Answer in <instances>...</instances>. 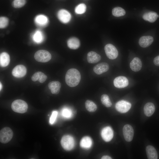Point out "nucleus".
<instances>
[{
  "label": "nucleus",
  "instance_id": "35",
  "mask_svg": "<svg viewBox=\"0 0 159 159\" xmlns=\"http://www.w3.org/2000/svg\"><path fill=\"white\" fill-rule=\"evenodd\" d=\"M153 62L155 65L159 66V55L154 58Z\"/></svg>",
  "mask_w": 159,
  "mask_h": 159
},
{
  "label": "nucleus",
  "instance_id": "32",
  "mask_svg": "<svg viewBox=\"0 0 159 159\" xmlns=\"http://www.w3.org/2000/svg\"><path fill=\"white\" fill-rule=\"evenodd\" d=\"M9 23V19L6 17L1 16L0 18V28L3 29L6 27Z\"/></svg>",
  "mask_w": 159,
  "mask_h": 159
},
{
  "label": "nucleus",
  "instance_id": "22",
  "mask_svg": "<svg viewBox=\"0 0 159 159\" xmlns=\"http://www.w3.org/2000/svg\"><path fill=\"white\" fill-rule=\"evenodd\" d=\"M10 61L9 55L6 52H3L0 55V64L2 67L7 66Z\"/></svg>",
  "mask_w": 159,
  "mask_h": 159
},
{
  "label": "nucleus",
  "instance_id": "33",
  "mask_svg": "<svg viewBox=\"0 0 159 159\" xmlns=\"http://www.w3.org/2000/svg\"><path fill=\"white\" fill-rule=\"evenodd\" d=\"M62 116L66 118H69L72 116V112L68 109H64L62 111Z\"/></svg>",
  "mask_w": 159,
  "mask_h": 159
},
{
  "label": "nucleus",
  "instance_id": "20",
  "mask_svg": "<svg viewBox=\"0 0 159 159\" xmlns=\"http://www.w3.org/2000/svg\"><path fill=\"white\" fill-rule=\"evenodd\" d=\"M146 151L148 159H158L157 153L155 148L153 146L150 145L147 146L146 148Z\"/></svg>",
  "mask_w": 159,
  "mask_h": 159
},
{
  "label": "nucleus",
  "instance_id": "3",
  "mask_svg": "<svg viewBox=\"0 0 159 159\" xmlns=\"http://www.w3.org/2000/svg\"><path fill=\"white\" fill-rule=\"evenodd\" d=\"M13 135V131L10 128L4 127L0 131V141L2 143H6L11 140Z\"/></svg>",
  "mask_w": 159,
  "mask_h": 159
},
{
  "label": "nucleus",
  "instance_id": "31",
  "mask_svg": "<svg viewBox=\"0 0 159 159\" xmlns=\"http://www.w3.org/2000/svg\"><path fill=\"white\" fill-rule=\"evenodd\" d=\"M26 2V0H14L11 5L14 8H19L23 6L25 4Z\"/></svg>",
  "mask_w": 159,
  "mask_h": 159
},
{
  "label": "nucleus",
  "instance_id": "37",
  "mask_svg": "<svg viewBox=\"0 0 159 159\" xmlns=\"http://www.w3.org/2000/svg\"><path fill=\"white\" fill-rule=\"evenodd\" d=\"M0 91L1 90V87H2V85H1V82H0Z\"/></svg>",
  "mask_w": 159,
  "mask_h": 159
},
{
  "label": "nucleus",
  "instance_id": "36",
  "mask_svg": "<svg viewBox=\"0 0 159 159\" xmlns=\"http://www.w3.org/2000/svg\"><path fill=\"white\" fill-rule=\"evenodd\" d=\"M101 159H111L112 158L108 155H104L101 158Z\"/></svg>",
  "mask_w": 159,
  "mask_h": 159
},
{
  "label": "nucleus",
  "instance_id": "4",
  "mask_svg": "<svg viewBox=\"0 0 159 159\" xmlns=\"http://www.w3.org/2000/svg\"><path fill=\"white\" fill-rule=\"evenodd\" d=\"M34 58L38 62H46L49 61L51 58V55L48 51L44 50H40L37 51L34 54Z\"/></svg>",
  "mask_w": 159,
  "mask_h": 159
},
{
  "label": "nucleus",
  "instance_id": "11",
  "mask_svg": "<svg viewBox=\"0 0 159 159\" xmlns=\"http://www.w3.org/2000/svg\"><path fill=\"white\" fill-rule=\"evenodd\" d=\"M57 16L59 21L64 24L69 22L71 17L70 13L66 10L63 9H61L58 11Z\"/></svg>",
  "mask_w": 159,
  "mask_h": 159
},
{
  "label": "nucleus",
  "instance_id": "19",
  "mask_svg": "<svg viewBox=\"0 0 159 159\" xmlns=\"http://www.w3.org/2000/svg\"><path fill=\"white\" fill-rule=\"evenodd\" d=\"M67 45L69 48L76 49L80 47V42L77 38L72 37L67 40Z\"/></svg>",
  "mask_w": 159,
  "mask_h": 159
},
{
  "label": "nucleus",
  "instance_id": "13",
  "mask_svg": "<svg viewBox=\"0 0 159 159\" xmlns=\"http://www.w3.org/2000/svg\"><path fill=\"white\" fill-rule=\"evenodd\" d=\"M109 68V65L107 63L102 62L95 66L93 69L96 74L99 75L107 71Z\"/></svg>",
  "mask_w": 159,
  "mask_h": 159
},
{
  "label": "nucleus",
  "instance_id": "15",
  "mask_svg": "<svg viewBox=\"0 0 159 159\" xmlns=\"http://www.w3.org/2000/svg\"><path fill=\"white\" fill-rule=\"evenodd\" d=\"M130 66V68L133 71L135 72H138L141 69L142 62L140 58L135 57L131 62Z\"/></svg>",
  "mask_w": 159,
  "mask_h": 159
},
{
  "label": "nucleus",
  "instance_id": "6",
  "mask_svg": "<svg viewBox=\"0 0 159 159\" xmlns=\"http://www.w3.org/2000/svg\"><path fill=\"white\" fill-rule=\"evenodd\" d=\"M105 52L107 57L110 59H116L118 55V52L115 46L109 44H106L104 48Z\"/></svg>",
  "mask_w": 159,
  "mask_h": 159
},
{
  "label": "nucleus",
  "instance_id": "16",
  "mask_svg": "<svg viewBox=\"0 0 159 159\" xmlns=\"http://www.w3.org/2000/svg\"><path fill=\"white\" fill-rule=\"evenodd\" d=\"M159 15L155 12L150 11L145 13L143 16V19L145 20L153 23L156 21Z\"/></svg>",
  "mask_w": 159,
  "mask_h": 159
},
{
  "label": "nucleus",
  "instance_id": "14",
  "mask_svg": "<svg viewBox=\"0 0 159 159\" xmlns=\"http://www.w3.org/2000/svg\"><path fill=\"white\" fill-rule=\"evenodd\" d=\"M153 37L150 36H143L139 40V44L141 47L145 48L150 46L153 41Z\"/></svg>",
  "mask_w": 159,
  "mask_h": 159
},
{
  "label": "nucleus",
  "instance_id": "23",
  "mask_svg": "<svg viewBox=\"0 0 159 159\" xmlns=\"http://www.w3.org/2000/svg\"><path fill=\"white\" fill-rule=\"evenodd\" d=\"M92 144V139L89 136L83 137L80 141V145L81 148L84 149H89L91 147Z\"/></svg>",
  "mask_w": 159,
  "mask_h": 159
},
{
  "label": "nucleus",
  "instance_id": "10",
  "mask_svg": "<svg viewBox=\"0 0 159 159\" xmlns=\"http://www.w3.org/2000/svg\"><path fill=\"white\" fill-rule=\"evenodd\" d=\"M115 86L117 88H123L127 87L129 83L126 77L123 76H119L116 77L113 81Z\"/></svg>",
  "mask_w": 159,
  "mask_h": 159
},
{
  "label": "nucleus",
  "instance_id": "25",
  "mask_svg": "<svg viewBox=\"0 0 159 159\" xmlns=\"http://www.w3.org/2000/svg\"><path fill=\"white\" fill-rule=\"evenodd\" d=\"M35 21L38 25L41 26H44L48 24V20L46 16L40 15L36 16L35 19Z\"/></svg>",
  "mask_w": 159,
  "mask_h": 159
},
{
  "label": "nucleus",
  "instance_id": "21",
  "mask_svg": "<svg viewBox=\"0 0 159 159\" xmlns=\"http://www.w3.org/2000/svg\"><path fill=\"white\" fill-rule=\"evenodd\" d=\"M155 107L154 104L150 102L146 103L144 107V112L145 115L147 117L151 116L154 113Z\"/></svg>",
  "mask_w": 159,
  "mask_h": 159
},
{
  "label": "nucleus",
  "instance_id": "7",
  "mask_svg": "<svg viewBox=\"0 0 159 159\" xmlns=\"http://www.w3.org/2000/svg\"><path fill=\"white\" fill-rule=\"evenodd\" d=\"M123 133L124 138L127 142H130L133 138L134 131L132 127L130 125L127 124L123 128Z\"/></svg>",
  "mask_w": 159,
  "mask_h": 159
},
{
  "label": "nucleus",
  "instance_id": "12",
  "mask_svg": "<svg viewBox=\"0 0 159 159\" xmlns=\"http://www.w3.org/2000/svg\"><path fill=\"white\" fill-rule=\"evenodd\" d=\"M101 136L105 141L107 142L110 141L113 136V132L112 129L109 126L104 127L102 130Z\"/></svg>",
  "mask_w": 159,
  "mask_h": 159
},
{
  "label": "nucleus",
  "instance_id": "1",
  "mask_svg": "<svg viewBox=\"0 0 159 159\" xmlns=\"http://www.w3.org/2000/svg\"><path fill=\"white\" fill-rule=\"evenodd\" d=\"M81 78V74L79 71L76 69L71 68L67 72L65 76V80L68 86L74 87L78 85Z\"/></svg>",
  "mask_w": 159,
  "mask_h": 159
},
{
  "label": "nucleus",
  "instance_id": "9",
  "mask_svg": "<svg viewBox=\"0 0 159 159\" xmlns=\"http://www.w3.org/2000/svg\"><path fill=\"white\" fill-rule=\"evenodd\" d=\"M26 72L27 69L25 66L22 65H18L13 69L12 74L15 77L21 78L26 75Z\"/></svg>",
  "mask_w": 159,
  "mask_h": 159
},
{
  "label": "nucleus",
  "instance_id": "5",
  "mask_svg": "<svg viewBox=\"0 0 159 159\" xmlns=\"http://www.w3.org/2000/svg\"><path fill=\"white\" fill-rule=\"evenodd\" d=\"M61 144L62 147L66 150H72L74 145V141L73 138L69 135L63 136L61 140Z\"/></svg>",
  "mask_w": 159,
  "mask_h": 159
},
{
  "label": "nucleus",
  "instance_id": "28",
  "mask_svg": "<svg viewBox=\"0 0 159 159\" xmlns=\"http://www.w3.org/2000/svg\"><path fill=\"white\" fill-rule=\"evenodd\" d=\"M101 100L102 103L105 107H109L112 106V102L107 95L105 94L102 95L101 96Z\"/></svg>",
  "mask_w": 159,
  "mask_h": 159
},
{
  "label": "nucleus",
  "instance_id": "29",
  "mask_svg": "<svg viewBox=\"0 0 159 159\" xmlns=\"http://www.w3.org/2000/svg\"><path fill=\"white\" fill-rule=\"evenodd\" d=\"M43 34L40 31H37L33 36L34 41L37 43H41L43 40Z\"/></svg>",
  "mask_w": 159,
  "mask_h": 159
},
{
  "label": "nucleus",
  "instance_id": "18",
  "mask_svg": "<svg viewBox=\"0 0 159 159\" xmlns=\"http://www.w3.org/2000/svg\"><path fill=\"white\" fill-rule=\"evenodd\" d=\"M60 82L57 81H53L50 82L48 84V87L52 93L57 94L59 93L61 88Z\"/></svg>",
  "mask_w": 159,
  "mask_h": 159
},
{
  "label": "nucleus",
  "instance_id": "2",
  "mask_svg": "<svg viewBox=\"0 0 159 159\" xmlns=\"http://www.w3.org/2000/svg\"><path fill=\"white\" fill-rule=\"evenodd\" d=\"M11 107L14 111L19 113H23L27 111L28 106L27 103L25 101L18 99L15 100L12 102Z\"/></svg>",
  "mask_w": 159,
  "mask_h": 159
},
{
  "label": "nucleus",
  "instance_id": "24",
  "mask_svg": "<svg viewBox=\"0 0 159 159\" xmlns=\"http://www.w3.org/2000/svg\"><path fill=\"white\" fill-rule=\"evenodd\" d=\"M32 80L33 81L38 80L40 83L44 82L47 79V76L41 72H35L32 76Z\"/></svg>",
  "mask_w": 159,
  "mask_h": 159
},
{
  "label": "nucleus",
  "instance_id": "26",
  "mask_svg": "<svg viewBox=\"0 0 159 159\" xmlns=\"http://www.w3.org/2000/svg\"><path fill=\"white\" fill-rule=\"evenodd\" d=\"M85 106L87 110L90 112L95 111L97 108V105L93 101L87 100L85 102Z\"/></svg>",
  "mask_w": 159,
  "mask_h": 159
},
{
  "label": "nucleus",
  "instance_id": "17",
  "mask_svg": "<svg viewBox=\"0 0 159 159\" xmlns=\"http://www.w3.org/2000/svg\"><path fill=\"white\" fill-rule=\"evenodd\" d=\"M87 59L89 63H95L100 60L101 57L96 52L90 51L87 54Z\"/></svg>",
  "mask_w": 159,
  "mask_h": 159
},
{
  "label": "nucleus",
  "instance_id": "34",
  "mask_svg": "<svg viewBox=\"0 0 159 159\" xmlns=\"http://www.w3.org/2000/svg\"><path fill=\"white\" fill-rule=\"evenodd\" d=\"M57 114V111H54L53 112L49 120V122L50 124L52 125L54 123L56 120Z\"/></svg>",
  "mask_w": 159,
  "mask_h": 159
},
{
  "label": "nucleus",
  "instance_id": "27",
  "mask_svg": "<svg viewBox=\"0 0 159 159\" xmlns=\"http://www.w3.org/2000/svg\"><path fill=\"white\" fill-rule=\"evenodd\" d=\"M125 10L120 7H117L114 8L112 11L113 15L115 17L123 16L125 14Z\"/></svg>",
  "mask_w": 159,
  "mask_h": 159
},
{
  "label": "nucleus",
  "instance_id": "30",
  "mask_svg": "<svg viewBox=\"0 0 159 159\" xmlns=\"http://www.w3.org/2000/svg\"><path fill=\"white\" fill-rule=\"evenodd\" d=\"M86 6L84 4H80L76 7L75 12L77 14H83L86 11Z\"/></svg>",
  "mask_w": 159,
  "mask_h": 159
},
{
  "label": "nucleus",
  "instance_id": "8",
  "mask_svg": "<svg viewBox=\"0 0 159 159\" xmlns=\"http://www.w3.org/2000/svg\"><path fill=\"white\" fill-rule=\"evenodd\" d=\"M131 106V105L130 103L123 100L118 102L115 105L116 110L122 113L127 112L130 109Z\"/></svg>",
  "mask_w": 159,
  "mask_h": 159
}]
</instances>
